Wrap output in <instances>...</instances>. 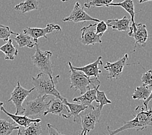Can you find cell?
<instances>
[{"label": "cell", "instance_id": "cell-5", "mask_svg": "<svg viewBox=\"0 0 152 135\" xmlns=\"http://www.w3.org/2000/svg\"><path fill=\"white\" fill-rule=\"evenodd\" d=\"M35 53L32 56V63L36 67L38 68L42 72L49 75L50 77H53V64L50 57L53 53L50 51H42L39 47L38 44H36Z\"/></svg>", "mask_w": 152, "mask_h": 135}, {"label": "cell", "instance_id": "cell-9", "mask_svg": "<svg viewBox=\"0 0 152 135\" xmlns=\"http://www.w3.org/2000/svg\"><path fill=\"white\" fill-rule=\"evenodd\" d=\"M84 7H82L80 3L77 2L74 6L73 10H72L70 15L62 19L63 21H70V22L80 23L86 22L89 21H94L95 22H99L100 20L96 18H93L87 13L84 9Z\"/></svg>", "mask_w": 152, "mask_h": 135}, {"label": "cell", "instance_id": "cell-30", "mask_svg": "<svg viewBox=\"0 0 152 135\" xmlns=\"http://www.w3.org/2000/svg\"><path fill=\"white\" fill-rule=\"evenodd\" d=\"M143 85H146L151 86H152V72L151 70H148L147 72L144 73L141 77Z\"/></svg>", "mask_w": 152, "mask_h": 135}, {"label": "cell", "instance_id": "cell-33", "mask_svg": "<svg viewBox=\"0 0 152 135\" xmlns=\"http://www.w3.org/2000/svg\"><path fill=\"white\" fill-rule=\"evenodd\" d=\"M151 0H139V3H143L144 2H147V1H151Z\"/></svg>", "mask_w": 152, "mask_h": 135}, {"label": "cell", "instance_id": "cell-6", "mask_svg": "<svg viewBox=\"0 0 152 135\" xmlns=\"http://www.w3.org/2000/svg\"><path fill=\"white\" fill-rule=\"evenodd\" d=\"M48 96L43 95V96H38L36 99L27 101L25 105V112L23 114L27 117L31 116H42L44 112L48 109L49 101L47 103L45 101Z\"/></svg>", "mask_w": 152, "mask_h": 135}, {"label": "cell", "instance_id": "cell-16", "mask_svg": "<svg viewBox=\"0 0 152 135\" xmlns=\"http://www.w3.org/2000/svg\"><path fill=\"white\" fill-rule=\"evenodd\" d=\"M106 23L113 31H126L129 30L131 20L124 16L121 19L107 20Z\"/></svg>", "mask_w": 152, "mask_h": 135}, {"label": "cell", "instance_id": "cell-4", "mask_svg": "<svg viewBox=\"0 0 152 135\" xmlns=\"http://www.w3.org/2000/svg\"><path fill=\"white\" fill-rule=\"evenodd\" d=\"M101 111L99 106H96V108H88L80 113L79 123L81 125L83 135H87L94 130L96 124L100 122Z\"/></svg>", "mask_w": 152, "mask_h": 135}, {"label": "cell", "instance_id": "cell-1", "mask_svg": "<svg viewBox=\"0 0 152 135\" xmlns=\"http://www.w3.org/2000/svg\"><path fill=\"white\" fill-rule=\"evenodd\" d=\"M135 111L137 112L135 117L130 121L124 122V124L119 128L111 130L110 127L107 126L108 134L107 135H116L130 129H134L137 131H143L148 127L152 125V110L151 107L146 110L143 106H139L135 108Z\"/></svg>", "mask_w": 152, "mask_h": 135}, {"label": "cell", "instance_id": "cell-3", "mask_svg": "<svg viewBox=\"0 0 152 135\" xmlns=\"http://www.w3.org/2000/svg\"><path fill=\"white\" fill-rule=\"evenodd\" d=\"M70 69V88L75 91L79 90L81 94L85 93L91 89V86L96 88L100 86V81L96 77H89L81 71L76 70L73 68L71 62L67 63Z\"/></svg>", "mask_w": 152, "mask_h": 135}, {"label": "cell", "instance_id": "cell-29", "mask_svg": "<svg viewBox=\"0 0 152 135\" xmlns=\"http://www.w3.org/2000/svg\"><path fill=\"white\" fill-rule=\"evenodd\" d=\"M107 30V25L104 21H100L96 24L95 32L96 35H99L102 36L105 32Z\"/></svg>", "mask_w": 152, "mask_h": 135}, {"label": "cell", "instance_id": "cell-32", "mask_svg": "<svg viewBox=\"0 0 152 135\" xmlns=\"http://www.w3.org/2000/svg\"><path fill=\"white\" fill-rule=\"evenodd\" d=\"M151 95H150V96L148 97L147 99H146L145 100H144V102H143V107H144V108L146 109V110H147V109H148V103H149V102L151 101Z\"/></svg>", "mask_w": 152, "mask_h": 135}, {"label": "cell", "instance_id": "cell-36", "mask_svg": "<svg viewBox=\"0 0 152 135\" xmlns=\"http://www.w3.org/2000/svg\"><path fill=\"white\" fill-rule=\"evenodd\" d=\"M78 135H83V133H82V132H81V133H80Z\"/></svg>", "mask_w": 152, "mask_h": 135}, {"label": "cell", "instance_id": "cell-14", "mask_svg": "<svg viewBox=\"0 0 152 135\" xmlns=\"http://www.w3.org/2000/svg\"><path fill=\"white\" fill-rule=\"evenodd\" d=\"M102 57L100 56L98 59L91 64H89L82 67H74L73 68L76 70L81 71L89 77H96L99 78L100 74L102 73L100 66L102 65Z\"/></svg>", "mask_w": 152, "mask_h": 135}, {"label": "cell", "instance_id": "cell-24", "mask_svg": "<svg viewBox=\"0 0 152 135\" xmlns=\"http://www.w3.org/2000/svg\"><path fill=\"white\" fill-rule=\"evenodd\" d=\"M151 95V86L143 85L137 87L132 95L133 100H145Z\"/></svg>", "mask_w": 152, "mask_h": 135}, {"label": "cell", "instance_id": "cell-17", "mask_svg": "<svg viewBox=\"0 0 152 135\" xmlns=\"http://www.w3.org/2000/svg\"><path fill=\"white\" fill-rule=\"evenodd\" d=\"M0 110L3 111L5 114L8 116L10 118H11L14 121V122L16 123V124H18V125L21 127H27L28 126H29L31 125V123H32L41 122L40 119H32L25 115L23 116V115H18L15 114H11V113L7 112L3 107H2Z\"/></svg>", "mask_w": 152, "mask_h": 135}, {"label": "cell", "instance_id": "cell-35", "mask_svg": "<svg viewBox=\"0 0 152 135\" xmlns=\"http://www.w3.org/2000/svg\"><path fill=\"white\" fill-rule=\"evenodd\" d=\"M60 1H61L62 2H66V1H69V0H60Z\"/></svg>", "mask_w": 152, "mask_h": 135}, {"label": "cell", "instance_id": "cell-28", "mask_svg": "<svg viewBox=\"0 0 152 135\" xmlns=\"http://www.w3.org/2000/svg\"><path fill=\"white\" fill-rule=\"evenodd\" d=\"M113 1V0H92L91 1L84 3V7L90 9L91 7H107Z\"/></svg>", "mask_w": 152, "mask_h": 135}, {"label": "cell", "instance_id": "cell-23", "mask_svg": "<svg viewBox=\"0 0 152 135\" xmlns=\"http://www.w3.org/2000/svg\"><path fill=\"white\" fill-rule=\"evenodd\" d=\"M17 135H41L42 133V127L39 123H32L27 127H22L18 129Z\"/></svg>", "mask_w": 152, "mask_h": 135}, {"label": "cell", "instance_id": "cell-34", "mask_svg": "<svg viewBox=\"0 0 152 135\" xmlns=\"http://www.w3.org/2000/svg\"><path fill=\"white\" fill-rule=\"evenodd\" d=\"M3 102L0 101V109H1V108L3 107Z\"/></svg>", "mask_w": 152, "mask_h": 135}, {"label": "cell", "instance_id": "cell-13", "mask_svg": "<svg viewBox=\"0 0 152 135\" xmlns=\"http://www.w3.org/2000/svg\"><path fill=\"white\" fill-rule=\"evenodd\" d=\"M129 36L135 38V45H134L133 50V52H135L137 47H143L146 45L148 37L146 26L143 24L135 23V30L133 31Z\"/></svg>", "mask_w": 152, "mask_h": 135}, {"label": "cell", "instance_id": "cell-31", "mask_svg": "<svg viewBox=\"0 0 152 135\" xmlns=\"http://www.w3.org/2000/svg\"><path fill=\"white\" fill-rule=\"evenodd\" d=\"M47 128H48V135H65L62 133H61L56 127L53 126L50 123H48V125H47Z\"/></svg>", "mask_w": 152, "mask_h": 135}, {"label": "cell", "instance_id": "cell-18", "mask_svg": "<svg viewBox=\"0 0 152 135\" xmlns=\"http://www.w3.org/2000/svg\"><path fill=\"white\" fill-rule=\"evenodd\" d=\"M100 86H97L96 88H93L86 91L85 93L82 94L80 96L74 97L73 102H80L81 104L88 106L89 108H95L93 105H92V102L96 101V90L99 89Z\"/></svg>", "mask_w": 152, "mask_h": 135}, {"label": "cell", "instance_id": "cell-21", "mask_svg": "<svg viewBox=\"0 0 152 135\" xmlns=\"http://www.w3.org/2000/svg\"><path fill=\"white\" fill-rule=\"evenodd\" d=\"M38 5L39 1L38 0H24L14 7V9L24 14L32 10H38Z\"/></svg>", "mask_w": 152, "mask_h": 135}, {"label": "cell", "instance_id": "cell-8", "mask_svg": "<svg viewBox=\"0 0 152 135\" xmlns=\"http://www.w3.org/2000/svg\"><path fill=\"white\" fill-rule=\"evenodd\" d=\"M61 32V29L59 25L54 24H48L45 28H37V27H27L23 31L24 33L30 36L35 42H38V39L43 37L47 41L48 38L47 35L51 33L53 31Z\"/></svg>", "mask_w": 152, "mask_h": 135}, {"label": "cell", "instance_id": "cell-27", "mask_svg": "<svg viewBox=\"0 0 152 135\" xmlns=\"http://www.w3.org/2000/svg\"><path fill=\"white\" fill-rule=\"evenodd\" d=\"M17 32H14L10 30L9 27L6 25H0V40L7 42L9 41V37L11 35H17Z\"/></svg>", "mask_w": 152, "mask_h": 135}, {"label": "cell", "instance_id": "cell-26", "mask_svg": "<svg viewBox=\"0 0 152 135\" xmlns=\"http://www.w3.org/2000/svg\"><path fill=\"white\" fill-rule=\"evenodd\" d=\"M95 101L99 104L98 106H99V107L101 109V110H102L103 107L104 105L111 104L112 103L111 101L107 99V97L106 96V94H105L104 91H100L99 89L96 90Z\"/></svg>", "mask_w": 152, "mask_h": 135}, {"label": "cell", "instance_id": "cell-10", "mask_svg": "<svg viewBox=\"0 0 152 135\" xmlns=\"http://www.w3.org/2000/svg\"><path fill=\"white\" fill-rule=\"evenodd\" d=\"M49 114L59 116L64 119H69L71 117L70 111L67 106L56 97V99H53L49 101V107L44 112L43 116H45Z\"/></svg>", "mask_w": 152, "mask_h": 135}, {"label": "cell", "instance_id": "cell-19", "mask_svg": "<svg viewBox=\"0 0 152 135\" xmlns=\"http://www.w3.org/2000/svg\"><path fill=\"white\" fill-rule=\"evenodd\" d=\"M63 103L67 106L69 110L70 111V116H73V122L79 123V114L80 113L84 111L85 109L89 108L88 106L82 105L81 103H69L66 98L64 97L62 100Z\"/></svg>", "mask_w": 152, "mask_h": 135}, {"label": "cell", "instance_id": "cell-7", "mask_svg": "<svg viewBox=\"0 0 152 135\" xmlns=\"http://www.w3.org/2000/svg\"><path fill=\"white\" fill-rule=\"evenodd\" d=\"M34 90H35L34 87L30 90L25 89L21 86L20 81L17 82L16 87L10 95V99L7 101V102H12L15 105L16 109L15 114L21 115L23 114L25 112V108L23 107V101Z\"/></svg>", "mask_w": 152, "mask_h": 135}, {"label": "cell", "instance_id": "cell-12", "mask_svg": "<svg viewBox=\"0 0 152 135\" xmlns=\"http://www.w3.org/2000/svg\"><path fill=\"white\" fill-rule=\"evenodd\" d=\"M96 24H90L82 29V35L80 38V42L82 44L89 46L102 43V40L100 38L101 36L96 35L95 32Z\"/></svg>", "mask_w": 152, "mask_h": 135}, {"label": "cell", "instance_id": "cell-15", "mask_svg": "<svg viewBox=\"0 0 152 135\" xmlns=\"http://www.w3.org/2000/svg\"><path fill=\"white\" fill-rule=\"evenodd\" d=\"M121 7L122 8L124 9L126 12L129 14L130 16H131V22L132 25L129 27V31L128 32V36L131 35L133 31L135 30V5H134V3L133 0H124L122 2L119 3H111L110 4L108 5L107 7Z\"/></svg>", "mask_w": 152, "mask_h": 135}, {"label": "cell", "instance_id": "cell-22", "mask_svg": "<svg viewBox=\"0 0 152 135\" xmlns=\"http://www.w3.org/2000/svg\"><path fill=\"white\" fill-rule=\"evenodd\" d=\"M16 36H15L14 39L20 48L23 47H27L28 48H33L36 44L38 43L35 42L34 40H32V38L30 36L24 33L23 32H21V33H18Z\"/></svg>", "mask_w": 152, "mask_h": 135}, {"label": "cell", "instance_id": "cell-20", "mask_svg": "<svg viewBox=\"0 0 152 135\" xmlns=\"http://www.w3.org/2000/svg\"><path fill=\"white\" fill-rule=\"evenodd\" d=\"M0 52L4 53L5 59L7 60H13L18 55V51L13 45L12 39H9L5 44L0 47Z\"/></svg>", "mask_w": 152, "mask_h": 135}, {"label": "cell", "instance_id": "cell-11", "mask_svg": "<svg viewBox=\"0 0 152 135\" xmlns=\"http://www.w3.org/2000/svg\"><path fill=\"white\" fill-rule=\"evenodd\" d=\"M128 59V55L125 54L121 59L118 60L115 63H110L107 62L104 66V68L108 72L107 79L112 80L113 79H118L122 74L123 69L126 64V61Z\"/></svg>", "mask_w": 152, "mask_h": 135}, {"label": "cell", "instance_id": "cell-25", "mask_svg": "<svg viewBox=\"0 0 152 135\" xmlns=\"http://www.w3.org/2000/svg\"><path fill=\"white\" fill-rule=\"evenodd\" d=\"M20 126L15 122H10L7 120L0 118V135H10L14 130H18Z\"/></svg>", "mask_w": 152, "mask_h": 135}, {"label": "cell", "instance_id": "cell-2", "mask_svg": "<svg viewBox=\"0 0 152 135\" xmlns=\"http://www.w3.org/2000/svg\"><path fill=\"white\" fill-rule=\"evenodd\" d=\"M60 75L53 76L50 77L45 73L40 72L37 77H32V83L38 94V96H43V95L53 96L58 98L62 101L64 97L61 96L60 93L56 88V85L58 83Z\"/></svg>", "mask_w": 152, "mask_h": 135}]
</instances>
